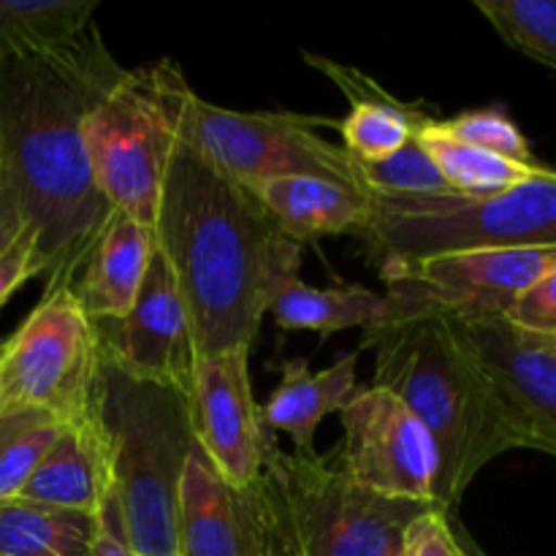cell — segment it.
<instances>
[{
    "mask_svg": "<svg viewBox=\"0 0 556 556\" xmlns=\"http://www.w3.org/2000/svg\"><path fill=\"white\" fill-rule=\"evenodd\" d=\"M123 74L96 25L0 63V190L33 237L47 291L74 286L114 212L92 177L85 119Z\"/></svg>",
    "mask_w": 556,
    "mask_h": 556,
    "instance_id": "6da1fadb",
    "label": "cell"
},
{
    "mask_svg": "<svg viewBox=\"0 0 556 556\" xmlns=\"http://www.w3.org/2000/svg\"><path fill=\"white\" fill-rule=\"evenodd\" d=\"M152 231L177 282L195 358L253 348L282 282L299 277L302 244L282 237L248 188L179 141Z\"/></svg>",
    "mask_w": 556,
    "mask_h": 556,
    "instance_id": "7a4b0ae2",
    "label": "cell"
},
{
    "mask_svg": "<svg viewBox=\"0 0 556 556\" xmlns=\"http://www.w3.org/2000/svg\"><path fill=\"white\" fill-rule=\"evenodd\" d=\"M383 280L389 315L362 340V351L375 353L372 386L391 391L427 427L440 459L438 505L456 510L483 467L525 445L462 320L410 277Z\"/></svg>",
    "mask_w": 556,
    "mask_h": 556,
    "instance_id": "3957f363",
    "label": "cell"
},
{
    "mask_svg": "<svg viewBox=\"0 0 556 556\" xmlns=\"http://www.w3.org/2000/svg\"><path fill=\"white\" fill-rule=\"evenodd\" d=\"M112 500L136 556H179V483L195 451L188 396L103 362L92 394Z\"/></svg>",
    "mask_w": 556,
    "mask_h": 556,
    "instance_id": "277c9868",
    "label": "cell"
},
{
    "mask_svg": "<svg viewBox=\"0 0 556 556\" xmlns=\"http://www.w3.org/2000/svg\"><path fill=\"white\" fill-rule=\"evenodd\" d=\"M369 195L356 233L380 275L472 250L556 248V168L486 195Z\"/></svg>",
    "mask_w": 556,
    "mask_h": 556,
    "instance_id": "5b68a950",
    "label": "cell"
},
{
    "mask_svg": "<svg viewBox=\"0 0 556 556\" xmlns=\"http://www.w3.org/2000/svg\"><path fill=\"white\" fill-rule=\"evenodd\" d=\"M177 141L242 188L280 177H315L367 193L358 163L320 134L340 123L299 112H237L193 92L174 60H161Z\"/></svg>",
    "mask_w": 556,
    "mask_h": 556,
    "instance_id": "8992f818",
    "label": "cell"
},
{
    "mask_svg": "<svg viewBox=\"0 0 556 556\" xmlns=\"http://www.w3.org/2000/svg\"><path fill=\"white\" fill-rule=\"evenodd\" d=\"M98 190L114 212L155 226L163 179L177 150V125L161 63L125 68L85 119Z\"/></svg>",
    "mask_w": 556,
    "mask_h": 556,
    "instance_id": "52a82bcc",
    "label": "cell"
},
{
    "mask_svg": "<svg viewBox=\"0 0 556 556\" xmlns=\"http://www.w3.org/2000/svg\"><path fill=\"white\" fill-rule=\"evenodd\" d=\"M98 369L96 320L71 288L43 291L38 307L0 345V416L41 413L60 424L87 421Z\"/></svg>",
    "mask_w": 556,
    "mask_h": 556,
    "instance_id": "ba28073f",
    "label": "cell"
},
{
    "mask_svg": "<svg viewBox=\"0 0 556 556\" xmlns=\"http://www.w3.org/2000/svg\"><path fill=\"white\" fill-rule=\"evenodd\" d=\"M264 472L286 497L304 556H400L407 525L432 505L358 486L329 456L282 451L269 438Z\"/></svg>",
    "mask_w": 556,
    "mask_h": 556,
    "instance_id": "9c48e42d",
    "label": "cell"
},
{
    "mask_svg": "<svg viewBox=\"0 0 556 556\" xmlns=\"http://www.w3.org/2000/svg\"><path fill=\"white\" fill-rule=\"evenodd\" d=\"M342 470L375 494L438 505L440 459L427 427L391 391L367 386L340 410Z\"/></svg>",
    "mask_w": 556,
    "mask_h": 556,
    "instance_id": "30bf717a",
    "label": "cell"
},
{
    "mask_svg": "<svg viewBox=\"0 0 556 556\" xmlns=\"http://www.w3.org/2000/svg\"><path fill=\"white\" fill-rule=\"evenodd\" d=\"M250 351L253 348H237L195 358L188 391L195 445L233 489H253L264 478V451L269 443L250 383Z\"/></svg>",
    "mask_w": 556,
    "mask_h": 556,
    "instance_id": "8fae6325",
    "label": "cell"
},
{
    "mask_svg": "<svg viewBox=\"0 0 556 556\" xmlns=\"http://www.w3.org/2000/svg\"><path fill=\"white\" fill-rule=\"evenodd\" d=\"M103 362L147 383L168 386L188 396L195 348L188 315L166 258L155 250L134 307L114 320H96Z\"/></svg>",
    "mask_w": 556,
    "mask_h": 556,
    "instance_id": "7c38bea8",
    "label": "cell"
},
{
    "mask_svg": "<svg viewBox=\"0 0 556 556\" xmlns=\"http://www.w3.org/2000/svg\"><path fill=\"white\" fill-rule=\"evenodd\" d=\"M462 329L497 386L521 445L556 459V340L525 334L505 318L462 320Z\"/></svg>",
    "mask_w": 556,
    "mask_h": 556,
    "instance_id": "4fadbf2b",
    "label": "cell"
},
{
    "mask_svg": "<svg viewBox=\"0 0 556 556\" xmlns=\"http://www.w3.org/2000/svg\"><path fill=\"white\" fill-rule=\"evenodd\" d=\"M552 269L556 248H508L438 255L394 275L410 277L456 318L481 320L503 318L510 304Z\"/></svg>",
    "mask_w": 556,
    "mask_h": 556,
    "instance_id": "5bb4252c",
    "label": "cell"
},
{
    "mask_svg": "<svg viewBox=\"0 0 556 556\" xmlns=\"http://www.w3.org/2000/svg\"><path fill=\"white\" fill-rule=\"evenodd\" d=\"M255 486L233 489L195 445L179 483V556H264Z\"/></svg>",
    "mask_w": 556,
    "mask_h": 556,
    "instance_id": "9a60e30c",
    "label": "cell"
},
{
    "mask_svg": "<svg viewBox=\"0 0 556 556\" xmlns=\"http://www.w3.org/2000/svg\"><path fill=\"white\" fill-rule=\"evenodd\" d=\"M320 74L329 76L351 101V114L340 123L342 147L356 163L386 161L400 152L424 125L434 119L424 103H405L386 92L372 76L324 54H304Z\"/></svg>",
    "mask_w": 556,
    "mask_h": 556,
    "instance_id": "2e32d148",
    "label": "cell"
},
{
    "mask_svg": "<svg viewBox=\"0 0 556 556\" xmlns=\"http://www.w3.org/2000/svg\"><path fill=\"white\" fill-rule=\"evenodd\" d=\"M155 250L150 226L112 212L71 286L85 313L92 320L123 318L139 296Z\"/></svg>",
    "mask_w": 556,
    "mask_h": 556,
    "instance_id": "e0dca14e",
    "label": "cell"
},
{
    "mask_svg": "<svg viewBox=\"0 0 556 556\" xmlns=\"http://www.w3.org/2000/svg\"><path fill=\"white\" fill-rule=\"evenodd\" d=\"M362 348L340 353L334 364L320 372L309 369L307 358H291L280 364V383L266 405L258 407L264 432H286L296 454H315V432L320 424L345 407L356 386V369Z\"/></svg>",
    "mask_w": 556,
    "mask_h": 556,
    "instance_id": "ac0fdd59",
    "label": "cell"
},
{
    "mask_svg": "<svg viewBox=\"0 0 556 556\" xmlns=\"http://www.w3.org/2000/svg\"><path fill=\"white\" fill-rule=\"evenodd\" d=\"M109 494H112V481H109L106 448L90 416L87 421L60 427L52 448L47 451L16 500L96 516Z\"/></svg>",
    "mask_w": 556,
    "mask_h": 556,
    "instance_id": "d6986e66",
    "label": "cell"
},
{
    "mask_svg": "<svg viewBox=\"0 0 556 556\" xmlns=\"http://www.w3.org/2000/svg\"><path fill=\"white\" fill-rule=\"evenodd\" d=\"M282 237L304 244L334 233H358L369 215V195L315 177H280L248 188Z\"/></svg>",
    "mask_w": 556,
    "mask_h": 556,
    "instance_id": "ffe728a7",
    "label": "cell"
},
{
    "mask_svg": "<svg viewBox=\"0 0 556 556\" xmlns=\"http://www.w3.org/2000/svg\"><path fill=\"white\" fill-rule=\"evenodd\" d=\"M269 315L282 331H315L331 337L337 331L362 329L367 334L383 324L389 302L362 286L313 288L302 277H291L277 291Z\"/></svg>",
    "mask_w": 556,
    "mask_h": 556,
    "instance_id": "44dd1931",
    "label": "cell"
},
{
    "mask_svg": "<svg viewBox=\"0 0 556 556\" xmlns=\"http://www.w3.org/2000/svg\"><path fill=\"white\" fill-rule=\"evenodd\" d=\"M96 516L25 500L0 505V556H90Z\"/></svg>",
    "mask_w": 556,
    "mask_h": 556,
    "instance_id": "7402d4cb",
    "label": "cell"
},
{
    "mask_svg": "<svg viewBox=\"0 0 556 556\" xmlns=\"http://www.w3.org/2000/svg\"><path fill=\"white\" fill-rule=\"evenodd\" d=\"M96 11L98 0H0V63L74 41Z\"/></svg>",
    "mask_w": 556,
    "mask_h": 556,
    "instance_id": "603a6c76",
    "label": "cell"
},
{
    "mask_svg": "<svg viewBox=\"0 0 556 556\" xmlns=\"http://www.w3.org/2000/svg\"><path fill=\"white\" fill-rule=\"evenodd\" d=\"M434 119H429V123L421 128V141L424 147H427L429 155H432L434 166H438L440 177H443V182L448 185L451 193H459V195L500 193V190L516 188V185L527 182V179L546 172L543 163L527 166V163L508 161V157L492 155V152L476 150V147L448 139V136H443L438 128H434Z\"/></svg>",
    "mask_w": 556,
    "mask_h": 556,
    "instance_id": "cb8c5ba5",
    "label": "cell"
},
{
    "mask_svg": "<svg viewBox=\"0 0 556 556\" xmlns=\"http://www.w3.org/2000/svg\"><path fill=\"white\" fill-rule=\"evenodd\" d=\"M476 9L510 49L556 71V0H476Z\"/></svg>",
    "mask_w": 556,
    "mask_h": 556,
    "instance_id": "d4e9b609",
    "label": "cell"
},
{
    "mask_svg": "<svg viewBox=\"0 0 556 556\" xmlns=\"http://www.w3.org/2000/svg\"><path fill=\"white\" fill-rule=\"evenodd\" d=\"M358 177H362L364 190L372 195L418 199V195L451 193L448 185L440 177L438 166H434L432 155L424 147L421 134L413 136L400 152H394L386 161L358 163Z\"/></svg>",
    "mask_w": 556,
    "mask_h": 556,
    "instance_id": "484cf974",
    "label": "cell"
},
{
    "mask_svg": "<svg viewBox=\"0 0 556 556\" xmlns=\"http://www.w3.org/2000/svg\"><path fill=\"white\" fill-rule=\"evenodd\" d=\"M434 128L448 139L492 152V155L508 157V161L527 163V166L541 163L519 125L500 106L472 109V112H462L451 119H434Z\"/></svg>",
    "mask_w": 556,
    "mask_h": 556,
    "instance_id": "4316f807",
    "label": "cell"
},
{
    "mask_svg": "<svg viewBox=\"0 0 556 556\" xmlns=\"http://www.w3.org/2000/svg\"><path fill=\"white\" fill-rule=\"evenodd\" d=\"M63 424L54 418H38L36 424L16 434L0 454V505L20 497L22 489L38 470L47 451L52 448L54 438L60 434Z\"/></svg>",
    "mask_w": 556,
    "mask_h": 556,
    "instance_id": "83f0119b",
    "label": "cell"
},
{
    "mask_svg": "<svg viewBox=\"0 0 556 556\" xmlns=\"http://www.w3.org/2000/svg\"><path fill=\"white\" fill-rule=\"evenodd\" d=\"M456 510L432 505L407 525L400 556H465L454 532Z\"/></svg>",
    "mask_w": 556,
    "mask_h": 556,
    "instance_id": "f1b7e54d",
    "label": "cell"
},
{
    "mask_svg": "<svg viewBox=\"0 0 556 556\" xmlns=\"http://www.w3.org/2000/svg\"><path fill=\"white\" fill-rule=\"evenodd\" d=\"M261 510V532H264V556H304L296 530H293L291 514H288L286 497L275 478L266 476L255 486Z\"/></svg>",
    "mask_w": 556,
    "mask_h": 556,
    "instance_id": "f546056e",
    "label": "cell"
},
{
    "mask_svg": "<svg viewBox=\"0 0 556 556\" xmlns=\"http://www.w3.org/2000/svg\"><path fill=\"white\" fill-rule=\"evenodd\" d=\"M503 318L525 334L556 340V269L527 288Z\"/></svg>",
    "mask_w": 556,
    "mask_h": 556,
    "instance_id": "4dcf8cb0",
    "label": "cell"
},
{
    "mask_svg": "<svg viewBox=\"0 0 556 556\" xmlns=\"http://www.w3.org/2000/svg\"><path fill=\"white\" fill-rule=\"evenodd\" d=\"M43 275L41 261L36 255V244H33V237L27 231H22L20 237L14 239L11 248H5L0 253V307L25 286L33 277Z\"/></svg>",
    "mask_w": 556,
    "mask_h": 556,
    "instance_id": "1f68e13d",
    "label": "cell"
},
{
    "mask_svg": "<svg viewBox=\"0 0 556 556\" xmlns=\"http://www.w3.org/2000/svg\"><path fill=\"white\" fill-rule=\"evenodd\" d=\"M90 556H136L128 538H125L123 519H119V510L114 505L112 494H109L103 508L96 514V538H92Z\"/></svg>",
    "mask_w": 556,
    "mask_h": 556,
    "instance_id": "d6a6232c",
    "label": "cell"
},
{
    "mask_svg": "<svg viewBox=\"0 0 556 556\" xmlns=\"http://www.w3.org/2000/svg\"><path fill=\"white\" fill-rule=\"evenodd\" d=\"M22 231H25V228H22V220L20 215H16L14 204H11V201L5 199L3 190H0V253H3L5 248H11Z\"/></svg>",
    "mask_w": 556,
    "mask_h": 556,
    "instance_id": "836d02e7",
    "label": "cell"
},
{
    "mask_svg": "<svg viewBox=\"0 0 556 556\" xmlns=\"http://www.w3.org/2000/svg\"><path fill=\"white\" fill-rule=\"evenodd\" d=\"M38 418H49L41 416V413H11V416H0V454H3L5 445L16 438L20 432H25L30 424H36Z\"/></svg>",
    "mask_w": 556,
    "mask_h": 556,
    "instance_id": "e575fe53",
    "label": "cell"
},
{
    "mask_svg": "<svg viewBox=\"0 0 556 556\" xmlns=\"http://www.w3.org/2000/svg\"><path fill=\"white\" fill-rule=\"evenodd\" d=\"M454 532H456V538H459L462 554H465V556H489L481 546H478L476 538H472L470 532H467L465 527H462V521L456 519V514H454Z\"/></svg>",
    "mask_w": 556,
    "mask_h": 556,
    "instance_id": "d590c367",
    "label": "cell"
},
{
    "mask_svg": "<svg viewBox=\"0 0 556 556\" xmlns=\"http://www.w3.org/2000/svg\"><path fill=\"white\" fill-rule=\"evenodd\" d=\"M0 345H3V342H0Z\"/></svg>",
    "mask_w": 556,
    "mask_h": 556,
    "instance_id": "8d00e7d4",
    "label": "cell"
}]
</instances>
